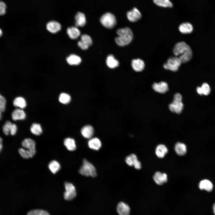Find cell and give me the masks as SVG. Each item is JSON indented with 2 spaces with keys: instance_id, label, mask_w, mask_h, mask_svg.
<instances>
[{
  "instance_id": "cell-1",
  "label": "cell",
  "mask_w": 215,
  "mask_h": 215,
  "mask_svg": "<svg viewBox=\"0 0 215 215\" xmlns=\"http://www.w3.org/2000/svg\"><path fill=\"white\" fill-rule=\"evenodd\" d=\"M173 53L182 63L189 61L192 56V52L190 47L183 42L176 43L173 49Z\"/></svg>"
},
{
  "instance_id": "cell-2",
  "label": "cell",
  "mask_w": 215,
  "mask_h": 215,
  "mask_svg": "<svg viewBox=\"0 0 215 215\" xmlns=\"http://www.w3.org/2000/svg\"><path fill=\"white\" fill-rule=\"evenodd\" d=\"M116 33L119 36L115 38V41L119 46H123L129 44L133 39V32L128 27L118 29Z\"/></svg>"
},
{
  "instance_id": "cell-3",
  "label": "cell",
  "mask_w": 215,
  "mask_h": 215,
  "mask_svg": "<svg viewBox=\"0 0 215 215\" xmlns=\"http://www.w3.org/2000/svg\"><path fill=\"white\" fill-rule=\"evenodd\" d=\"M79 173L85 176L95 177L97 175L96 171L94 166L87 160H83V164L79 171Z\"/></svg>"
},
{
  "instance_id": "cell-4",
  "label": "cell",
  "mask_w": 215,
  "mask_h": 215,
  "mask_svg": "<svg viewBox=\"0 0 215 215\" xmlns=\"http://www.w3.org/2000/svg\"><path fill=\"white\" fill-rule=\"evenodd\" d=\"M170 110L176 113H180L183 108L182 102V96L179 93H176L174 96L173 101L169 106Z\"/></svg>"
},
{
  "instance_id": "cell-5",
  "label": "cell",
  "mask_w": 215,
  "mask_h": 215,
  "mask_svg": "<svg viewBox=\"0 0 215 215\" xmlns=\"http://www.w3.org/2000/svg\"><path fill=\"white\" fill-rule=\"evenodd\" d=\"M100 22L104 27L108 29L113 28L116 24L115 16L110 13H107L103 15L100 19Z\"/></svg>"
},
{
  "instance_id": "cell-6",
  "label": "cell",
  "mask_w": 215,
  "mask_h": 215,
  "mask_svg": "<svg viewBox=\"0 0 215 215\" xmlns=\"http://www.w3.org/2000/svg\"><path fill=\"white\" fill-rule=\"evenodd\" d=\"M181 63V61L176 57H172L168 59L163 66L165 69L176 72L179 69Z\"/></svg>"
},
{
  "instance_id": "cell-7",
  "label": "cell",
  "mask_w": 215,
  "mask_h": 215,
  "mask_svg": "<svg viewBox=\"0 0 215 215\" xmlns=\"http://www.w3.org/2000/svg\"><path fill=\"white\" fill-rule=\"evenodd\" d=\"M65 191L64 193V199L67 200H70L73 199L76 196L75 188L71 183L65 182L64 183Z\"/></svg>"
},
{
  "instance_id": "cell-8",
  "label": "cell",
  "mask_w": 215,
  "mask_h": 215,
  "mask_svg": "<svg viewBox=\"0 0 215 215\" xmlns=\"http://www.w3.org/2000/svg\"><path fill=\"white\" fill-rule=\"evenodd\" d=\"M22 145L23 147L28 149L31 157L35 155L36 153V144L34 140L30 138L25 139L22 141Z\"/></svg>"
},
{
  "instance_id": "cell-9",
  "label": "cell",
  "mask_w": 215,
  "mask_h": 215,
  "mask_svg": "<svg viewBox=\"0 0 215 215\" xmlns=\"http://www.w3.org/2000/svg\"><path fill=\"white\" fill-rule=\"evenodd\" d=\"M92 44L91 37L88 35L84 34L81 36V40L78 42V45L82 49L85 50Z\"/></svg>"
},
{
  "instance_id": "cell-10",
  "label": "cell",
  "mask_w": 215,
  "mask_h": 215,
  "mask_svg": "<svg viewBox=\"0 0 215 215\" xmlns=\"http://www.w3.org/2000/svg\"><path fill=\"white\" fill-rule=\"evenodd\" d=\"M2 128L4 133L6 135H8L10 133L11 135H14L16 134L17 130L16 125L8 121L5 122Z\"/></svg>"
},
{
  "instance_id": "cell-11",
  "label": "cell",
  "mask_w": 215,
  "mask_h": 215,
  "mask_svg": "<svg viewBox=\"0 0 215 215\" xmlns=\"http://www.w3.org/2000/svg\"><path fill=\"white\" fill-rule=\"evenodd\" d=\"M128 20L131 22H136L141 19L142 14L139 10L136 7H134L127 13Z\"/></svg>"
},
{
  "instance_id": "cell-12",
  "label": "cell",
  "mask_w": 215,
  "mask_h": 215,
  "mask_svg": "<svg viewBox=\"0 0 215 215\" xmlns=\"http://www.w3.org/2000/svg\"><path fill=\"white\" fill-rule=\"evenodd\" d=\"M116 210L119 215H129L130 209L128 205L121 202L118 204Z\"/></svg>"
},
{
  "instance_id": "cell-13",
  "label": "cell",
  "mask_w": 215,
  "mask_h": 215,
  "mask_svg": "<svg viewBox=\"0 0 215 215\" xmlns=\"http://www.w3.org/2000/svg\"><path fill=\"white\" fill-rule=\"evenodd\" d=\"M153 180L158 185H161L167 182L168 180L167 175L165 173H162L160 172H156L153 177Z\"/></svg>"
},
{
  "instance_id": "cell-14",
  "label": "cell",
  "mask_w": 215,
  "mask_h": 215,
  "mask_svg": "<svg viewBox=\"0 0 215 215\" xmlns=\"http://www.w3.org/2000/svg\"><path fill=\"white\" fill-rule=\"evenodd\" d=\"M152 87L155 91L160 93H165L168 90V84L164 82H155L153 84Z\"/></svg>"
},
{
  "instance_id": "cell-15",
  "label": "cell",
  "mask_w": 215,
  "mask_h": 215,
  "mask_svg": "<svg viewBox=\"0 0 215 215\" xmlns=\"http://www.w3.org/2000/svg\"><path fill=\"white\" fill-rule=\"evenodd\" d=\"M11 116L12 119L14 121L22 120L26 118V114L22 109L17 108L13 111Z\"/></svg>"
},
{
  "instance_id": "cell-16",
  "label": "cell",
  "mask_w": 215,
  "mask_h": 215,
  "mask_svg": "<svg viewBox=\"0 0 215 215\" xmlns=\"http://www.w3.org/2000/svg\"><path fill=\"white\" fill-rule=\"evenodd\" d=\"M61 25L58 22L52 21L49 22L46 25L47 30L52 33H56L61 29Z\"/></svg>"
},
{
  "instance_id": "cell-17",
  "label": "cell",
  "mask_w": 215,
  "mask_h": 215,
  "mask_svg": "<svg viewBox=\"0 0 215 215\" xmlns=\"http://www.w3.org/2000/svg\"><path fill=\"white\" fill-rule=\"evenodd\" d=\"M131 65L133 70L136 72L142 71L145 67L143 61L139 59H133L132 61Z\"/></svg>"
},
{
  "instance_id": "cell-18",
  "label": "cell",
  "mask_w": 215,
  "mask_h": 215,
  "mask_svg": "<svg viewBox=\"0 0 215 215\" xmlns=\"http://www.w3.org/2000/svg\"><path fill=\"white\" fill-rule=\"evenodd\" d=\"M75 25L76 27H83L86 24V19L84 14L82 12H77L75 16Z\"/></svg>"
},
{
  "instance_id": "cell-19",
  "label": "cell",
  "mask_w": 215,
  "mask_h": 215,
  "mask_svg": "<svg viewBox=\"0 0 215 215\" xmlns=\"http://www.w3.org/2000/svg\"><path fill=\"white\" fill-rule=\"evenodd\" d=\"M94 129L92 126L87 125L84 126L81 130V133L85 138L87 139L92 138L94 134Z\"/></svg>"
},
{
  "instance_id": "cell-20",
  "label": "cell",
  "mask_w": 215,
  "mask_h": 215,
  "mask_svg": "<svg viewBox=\"0 0 215 215\" xmlns=\"http://www.w3.org/2000/svg\"><path fill=\"white\" fill-rule=\"evenodd\" d=\"M179 31L183 34H188L191 33L193 30L192 25L188 22H184L179 26Z\"/></svg>"
},
{
  "instance_id": "cell-21",
  "label": "cell",
  "mask_w": 215,
  "mask_h": 215,
  "mask_svg": "<svg viewBox=\"0 0 215 215\" xmlns=\"http://www.w3.org/2000/svg\"><path fill=\"white\" fill-rule=\"evenodd\" d=\"M88 145L91 149L98 150L102 146L100 140L97 138H91L88 142Z\"/></svg>"
},
{
  "instance_id": "cell-22",
  "label": "cell",
  "mask_w": 215,
  "mask_h": 215,
  "mask_svg": "<svg viewBox=\"0 0 215 215\" xmlns=\"http://www.w3.org/2000/svg\"><path fill=\"white\" fill-rule=\"evenodd\" d=\"M199 188L201 190H205L207 191L211 192L213 189V185L210 181L205 179L200 182Z\"/></svg>"
},
{
  "instance_id": "cell-23",
  "label": "cell",
  "mask_w": 215,
  "mask_h": 215,
  "mask_svg": "<svg viewBox=\"0 0 215 215\" xmlns=\"http://www.w3.org/2000/svg\"><path fill=\"white\" fill-rule=\"evenodd\" d=\"M174 149L176 153L179 156L185 155L187 153L186 145L180 142L176 144Z\"/></svg>"
},
{
  "instance_id": "cell-24",
  "label": "cell",
  "mask_w": 215,
  "mask_h": 215,
  "mask_svg": "<svg viewBox=\"0 0 215 215\" xmlns=\"http://www.w3.org/2000/svg\"><path fill=\"white\" fill-rule=\"evenodd\" d=\"M67 32L70 38L72 39H77L80 34L79 30L75 27L73 26L68 28Z\"/></svg>"
},
{
  "instance_id": "cell-25",
  "label": "cell",
  "mask_w": 215,
  "mask_h": 215,
  "mask_svg": "<svg viewBox=\"0 0 215 215\" xmlns=\"http://www.w3.org/2000/svg\"><path fill=\"white\" fill-rule=\"evenodd\" d=\"M13 104L14 106L22 109L25 108L27 106L26 100L21 96L16 98L13 100Z\"/></svg>"
},
{
  "instance_id": "cell-26",
  "label": "cell",
  "mask_w": 215,
  "mask_h": 215,
  "mask_svg": "<svg viewBox=\"0 0 215 215\" xmlns=\"http://www.w3.org/2000/svg\"><path fill=\"white\" fill-rule=\"evenodd\" d=\"M168 149L166 146L162 144L158 145L156 149V154L159 158H163L168 152Z\"/></svg>"
},
{
  "instance_id": "cell-27",
  "label": "cell",
  "mask_w": 215,
  "mask_h": 215,
  "mask_svg": "<svg viewBox=\"0 0 215 215\" xmlns=\"http://www.w3.org/2000/svg\"><path fill=\"white\" fill-rule=\"evenodd\" d=\"M197 93L200 95H204L207 96L211 92V88L209 85L206 83H203L201 87H198L196 88Z\"/></svg>"
},
{
  "instance_id": "cell-28",
  "label": "cell",
  "mask_w": 215,
  "mask_h": 215,
  "mask_svg": "<svg viewBox=\"0 0 215 215\" xmlns=\"http://www.w3.org/2000/svg\"><path fill=\"white\" fill-rule=\"evenodd\" d=\"M68 63L70 65H77L81 62L82 60L79 56L75 54H71L66 59Z\"/></svg>"
},
{
  "instance_id": "cell-29",
  "label": "cell",
  "mask_w": 215,
  "mask_h": 215,
  "mask_svg": "<svg viewBox=\"0 0 215 215\" xmlns=\"http://www.w3.org/2000/svg\"><path fill=\"white\" fill-rule=\"evenodd\" d=\"M106 63L108 67L110 68H114L118 67L119 63L112 55H110L107 57Z\"/></svg>"
},
{
  "instance_id": "cell-30",
  "label": "cell",
  "mask_w": 215,
  "mask_h": 215,
  "mask_svg": "<svg viewBox=\"0 0 215 215\" xmlns=\"http://www.w3.org/2000/svg\"><path fill=\"white\" fill-rule=\"evenodd\" d=\"M64 143L67 148L70 151L75 150L76 149V145L74 140L70 138H65Z\"/></svg>"
},
{
  "instance_id": "cell-31",
  "label": "cell",
  "mask_w": 215,
  "mask_h": 215,
  "mask_svg": "<svg viewBox=\"0 0 215 215\" xmlns=\"http://www.w3.org/2000/svg\"><path fill=\"white\" fill-rule=\"evenodd\" d=\"M153 3L156 5L162 7L172 8L173 4L170 0H153Z\"/></svg>"
},
{
  "instance_id": "cell-32",
  "label": "cell",
  "mask_w": 215,
  "mask_h": 215,
  "mask_svg": "<svg viewBox=\"0 0 215 215\" xmlns=\"http://www.w3.org/2000/svg\"><path fill=\"white\" fill-rule=\"evenodd\" d=\"M60 164L56 160L51 161L48 165L49 169L53 174L57 173L60 169Z\"/></svg>"
},
{
  "instance_id": "cell-33",
  "label": "cell",
  "mask_w": 215,
  "mask_h": 215,
  "mask_svg": "<svg viewBox=\"0 0 215 215\" xmlns=\"http://www.w3.org/2000/svg\"><path fill=\"white\" fill-rule=\"evenodd\" d=\"M30 130L33 134L37 136L40 135L42 132L41 125L36 123H34L31 125Z\"/></svg>"
},
{
  "instance_id": "cell-34",
  "label": "cell",
  "mask_w": 215,
  "mask_h": 215,
  "mask_svg": "<svg viewBox=\"0 0 215 215\" xmlns=\"http://www.w3.org/2000/svg\"><path fill=\"white\" fill-rule=\"evenodd\" d=\"M138 161L136 156L134 154L128 156L125 159L126 163L130 166H134Z\"/></svg>"
},
{
  "instance_id": "cell-35",
  "label": "cell",
  "mask_w": 215,
  "mask_h": 215,
  "mask_svg": "<svg viewBox=\"0 0 215 215\" xmlns=\"http://www.w3.org/2000/svg\"><path fill=\"white\" fill-rule=\"evenodd\" d=\"M71 98L70 95L66 93H62L59 95V102L63 104H66L69 103Z\"/></svg>"
},
{
  "instance_id": "cell-36",
  "label": "cell",
  "mask_w": 215,
  "mask_h": 215,
  "mask_svg": "<svg viewBox=\"0 0 215 215\" xmlns=\"http://www.w3.org/2000/svg\"><path fill=\"white\" fill-rule=\"evenodd\" d=\"M27 215H50L47 211L35 209L30 211Z\"/></svg>"
},
{
  "instance_id": "cell-37",
  "label": "cell",
  "mask_w": 215,
  "mask_h": 215,
  "mask_svg": "<svg viewBox=\"0 0 215 215\" xmlns=\"http://www.w3.org/2000/svg\"><path fill=\"white\" fill-rule=\"evenodd\" d=\"M19 152L21 156L24 159H27L31 158L30 154L28 150L20 148L19 150Z\"/></svg>"
},
{
  "instance_id": "cell-38",
  "label": "cell",
  "mask_w": 215,
  "mask_h": 215,
  "mask_svg": "<svg viewBox=\"0 0 215 215\" xmlns=\"http://www.w3.org/2000/svg\"><path fill=\"white\" fill-rule=\"evenodd\" d=\"M6 104V100L5 98L0 94V108L2 112L5 111Z\"/></svg>"
},
{
  "instance_id": "cell-39",
  "label": "cell",
  "mask_w": 215,
  "mask_h": 215,
  "mask_svg": "<svg viewBox=\"0 0 215 215\" xmlns=\"http://www.w3.org/2000/svg\"><path fill=\"white\" fill-rule=\"evenodd\" d=\"M6 7L5 3L2 1H0V15L2 16L5 14Z\"/></svg>"
},
{
  "instance_id": "cell-40",
  "label": "cell",
  "mask_w": 215,
  "mask_h": 215,
  "mask_svg": "<svg viewBox=\"0 0 215 215\" xmlns=\"http://www.w3.org/2000/svg\"><path fill=\"white\" fill-rule=\"evenodd\" d=\"M2 139L0 137V153L1 151L2 150Z\"/></svg>"
},
{
  "instance_id": "cell-41",
  "label": "cell",
  "mask_w": 215,
  "mask_h": 215,
  "mask_svg": "<svg viewBox=\"0 0 215 215\" xmlns=\"http://www.w3.org/2000/svg\"><path fill=\"white\" fill-rule=\"evenodd\" d=\"M2 112L0 108V120H1L2 118Z\"/></svg>"
},
{
  "instance_id": "cell-42",
  "label": "cell",
  "mask_w": 215,
  "mask_h": 215,
  "mask_svg": "<svg viewBox=\"0 0 215 215\" xmlns=\"http://www.w3.org/2000/svg\"><path fill=\"white\" fill-rule=\"evenodd\" d=\"M213 210L214 213L215 215V203L213 205Z\"/></svg>"
},
{
  "instance_id": "cell-43",
  "label": "cell",
  "mask_w": 215,
  "mask_h": 215,
  "mask_svg": "<svg viewBox=\"0 0 215 215\" xmlns=\"http://www.w3.org/2000/svg\"><path fill=\"white\" fill-rule=\"evenodd\" d=\"M2 32L0 28V37L2 36Z\"/></svg>"
}]
</instances>
